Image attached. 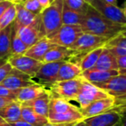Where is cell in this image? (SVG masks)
Returning a JSON list of instances; mask_svg holds the SVG:
<instances>
[{"label": "cell", "mask_w": 126, "mask_h": 126, "mask_svg": "<svg viewBox=\"0 0 126 126\" xmlns=\"http://www.w3.org/2000/svg\"><path fill=\"white\" fill-rule=\"evenodd\" d=\"M80 26L84 33L99 35L108 38L109 40L126 30V25L110 21L91 5L88 7Z\"/></svg>", "instance_id": "6da1fadb"}, {"label": "cell", "mask_w": 126, "mask_h": 126, "mask_svg": "<svg viewBox=\"0 0 126 126\" xmlns=\"http://www.w3.org/2000/svg\"><path fill=\"white\" fill-rule=\"evenodd\" d=\"M84 119L80 109L62 98L52 96L47 115L48 123L52 124H70Z\"/></svg>", "instance_id": "7a4b0ae2"}, {"label": "cell", "mask_w": 126, "mask_h": 126, "mask_svg": "<svg viewBox=\"0 0 126 126\" xmlns=\"http://www.w3.org/2000/svg\"><path fill=\"white\" fill-rule=\"evenodd\" d=\"M63 4L64 0H54L40 14L47 38L54 35L62 25Z\"/></svg>", "instance_id": "3957f363"}, {"label": "cell", "mask_w": 126, "mask_h": 126, "mask_svg": "<svg viewBox=\"0 0 126 126\" xmlns=\"http://www.w3.org/2000/svg\"><path fill=\"white\" fill-rule=\"evenodd\" d=\"M85 81L81 76L68 80L56 81L50 85V92L53 96L70 102L76 99Z\"/></svg>", "instance_id": "277c9868"}, {"label": "cell", "mask_w": 126, "mask_h": 126, "mask_svg": "<svg viewBox=\"0 0 126 126\" xmlns=\"http://www.w3.org/2000/svg\"><path fill=\"white\" fill-rule=\"evenodd\" d=\"M109 41L108 38H105L99 35H93L89 33H83L75 42L71 46V48L74 53V56L73 59H76L78 62L82 56H84L88 52L93 49L98 48L100 47L105 46V44Z\"/></svg>", "instance_id": "5b68a950"}, {"label": "cell", "mask_w": 126, "mask_h": 126, "mask_svg": "<svg viewBox=\"0 0 126 126\" xmlns=\"http://www.w3.org/2000/svg\"><path fill=\"white\" fill-rule=\"evenodd\" d=\"M83 33L80 25L62 24L59 30L48 39L54 45L70 47Z\"/></svg>", "instance_id": "8992f818"}, {"label": "cell", "mask_w": 126, "mask_h": 126, "mask_svg": "<svg viewBox=\"0 0 126 126\" xmlns=\"http://www.w3.org/2000/svg\"><path fill=\"white\" fill-rule=\"evenodd\" d=\"M16 30L17 32V35L22 39V41L29 47L36 43L41 39L46 37L45 30H44L40 14L37 15L35 19L34 20V22L31 24L25 27H22V28Z\"/></svg>", "instance_id": "52a82bcc"}, {"label": "cell", "mask_w": 126, "mask_h": 126, "mask_svg": "<svg viewBox=\"0 0 126 126\" xmlns=\"http://www.w3.org/2000/svg\"><path fill=\"white\" fill-rule=\"evenodd\" d=\"M90 5L110 21L126 25V16L123 9L118 5L110 4L105 0H93Z\"/></svg>", "instance_id": "ba28073f"}, {"label": "cell", "mask_w": 126, "mask_h": 126, "mask_svg": "<svg viewBox=\"0 0 126 126\" xmlns=\"http://www.w3.org/2000/svg\"><path fill=\"white\" fill-rule=\"evenodd\" d=\"M110 95L108 94L105 91L102 90L101 88L98 87L95 85L85 81L79 91L78 96L76 97V101L79 103V109L86 107L93 102L101 98H108Z\"/></svg>", "instance_id": "9c48e42d"}, {"label": "cell", "mask_w": 126, "mask_h": 126, "mask_svg": "<svg viewBox=\"0 0 126 126\" xmlns=\"http://www.w3.org/2000/svg\"><path fill=\"white\" fill-rule=\"evenodd\" d=\"M8 62L12 66L13 68L24 73L32 79H34L35 75L42 65V62L29 57L25 54L10 56L8 58Z\"/></svg>", "instance_id": "30bf717a"}, {"label": "cell", "mask_w": 126, "mask_h": 126, "mask_svg": "<svg viewBox=\"0 0 126 126\" xmlns=\"http://www.w3.org/2000/svg\"><path fill=\"white\" fill-rule=\"evenodd\" d=\"M35 84H36V82L34 81L31 77L17 69L12 68L9 75L4 79V81L0 85H2L3 86L10 90L16 91L21 88L32 86Z\"/></svg>", "instance_id": "8fae6325"}, {"label": "cell", "mask_w": 126, "mask_h": 126, "mask_svg": "<svg viewBox=\"0 0 126 126\" xmlns=\"http://www.w3.org/2000/svg\"><path fill=\"white\" fill-rule=\"evenodd\" d=\"M64 61H55V62L42 63V67L36 73L34 79L38 80L37 84L40 85H52L56 82L60 67Z\"/></svg>", "instance_id": "7c38bea8"}, {"label": "cell", "mask_w": 126, "mask_h": 126, "mask_svg": "<svg viewBox=\"0 0 126 126\" xmlns=\"http://www.w3.org/2000/svg\"><path fill=\"white\" fill-rule=\"evenodd\" d=\"M114 98L126 95V74H118L115 77L95 85Z\"/></svg>", "instance_id": "4fadbf2b"}, {"label": "cell", "mask_w": 126, "mask_h": 126, "mask_svg": "<svg viewBox=\"0 0 126 126\" xmlns=\"http://www.w3.org/2000/svg\"><path fill=\"white\" fill-rule=\"evenodd\" d=\"M86 126H114L120 123L121 113L117 110H110L104 113L83 119Z\"/></svg>", "instance_id": "5bb4252c"}, {"label": "cell", "mask_w": 126, "mask_h": 126, "mask_svg": "<svg viewBox=\"0 0 126 126\" xmlns=\"http://www.w3.org/2000/svg\"><path fill=\"white\" fill-rule=\"evenodd\" d=\"M114 106H115V98L114 97L110 96L108 98H101L93 102L86 107L80 109V112L84 118H87L112 110Z\"/></svg>", "instance_id": "9a60e30c"}, {"label": "cell", "mask_w": 126, "mask_h": 126, "mask_svg": "<svg viewBox=\"0 0 126 126\" xmlns=\"http://www.w3.org/2000/svg\"><path fill=\"white\" fill-rule=\"evenodd\" d=\"M118 70H98V69H89L82 72L80 76L87 82L93 85H98L110 79V78L118 75Z\"/></svg>", "instance_id": "2e32d148"}, {"label": "cell", "mask_w": 126, "mask_h": 126, "mask_svg": "<svg viewBox=\"0 0 126 126\" xmlns=\"http://www.w3.org/2000/svg\"><path fill=\"white\" fill-rule=\"evenodd\" d=\"M74 56V53L71 48L55 45L45 54L42 63L71 61Z\"/></svg>", "instance_id": "e0dca14e"}, {"label": "cell", "mask_w": 126, "mask_h": 126, "mask_svg": "<svg viewBox=\"0 0 126 126\" xmlns=\"http://www.w3.org/2000/svg\"><path fill=\"white\" fill-rule=\"evenodd\" d=\"M52 96H53L52 93L46 89L36 98L23 104L31 106L36 113H38L39 115L47 118V115H48V110H49V104H50V100Z\"/></svg>", "instance_id": "ac0fdd59"}, {"label": "cell", "mask_w": 126, "mask_h": 126, "mask_svg": "<svg viewBox=\"0 0 126 126\" xmlns=\"http://www.w3.org/2000/svg\"><path fill=\"white\" fill-rule=\"evenodd\" d=\"M54 46L55 45L53 44L48 38L44 37V38L41 39L40 41H38L36 43L32 45L30 47H29V49L24 54L42 62L45 54Z\"/></svg>", "instance_id": "d6986e66"}, {"label": "cell", "mask_w": 126, "mask_h": 126, "mask_svg": "<svg viewBox=\"0 0 126 126\" xmlns=\"http://www.w3.org/2000/svg\"><path fill=\"white\" fill-rule=\"evenodd\" d=\"M81 74L82 70L78 63L71 61H65L60 67L56 81H64L74 79L80 76Z\"/></svg>", "instance_id": "ffe728a7"}, {"label": "cell", "mask_w": 126, "mask_h": 126, "mask_svg": "<svg viewBox=\"0 0 126 126\" xmlns=\"http://www.w3.org/2000/svg\"><path fill=\"white\" fill-rule=\"evenodd\" d=\"M116 57L126 55V30L110 38L104 46Z\"/></svg>", "instance_id": "44dd1931"}, {"label": "cell", "mask_w": 126, "mask_h": 126, "mask_svg": "<svg viewBox=\"0 0 126 126\" xmlns=\"http://www.w3.org/2000/svg\"><path fill=\"white\" fill-rule=\"evenodd\" d=\"M46 90L44 86L40 84H35L26 87L16 90V100L21 104L31 101L40 96Z\"/></svg>", "instance_id": "7402d4cb"}, {"label": "cell", "mask_w": 126, "mask_h": 126, "mask_svg": "<svg viewBox=\"0 0 126 126\" xmlns=\"http://www.w3.org/2000/svg\"><path fill=\"white\" fill-rule=\"evenodd\" d=\"M92 69L98 70H117V57L110 50L104 47L98 61Z\"/></svg>", "instance_id": "603a6c76"}, {"label": "cell", "mask_w": 126, "mask_h": 126, "mask_svg": "<svg viewBox=\"0 0 126 126\" xmlns=\"http://www.w3.org/2000/svg\"><path fill=\"white\" fill-rule=\"evenodd\" d=\"M15 4H16V19L13 23L14 28L16 30H18L22 27H25L31 24L34 22V20L35 19L37 15L34 14V13L30 12V11L25 9L22 3Z\"/></svg>", "instance_id": "cb8c5ba5"}, {"label": "cell", "mask_w": 126, "mask_h": 126, "mask_svg": "<svg viewBox=\"0 0 126 126\" xmlns=\"http://www.w3.org/2000/svg\"><path fill=\"white\" fill-rule=\"evenodd\" d=\"M12 29L13 23H11L0 30V59H8L11 56Z\"/></svg>", "instance_id": "d4e9b609"}, {"label": "cell", "mask_w": 126, "mask_h": 126, "mask_svg": "<svg viewBox=\"0 0 126 126\" xmlns=\"http://www.w3.org/2000/svg\"><path fill=\"white\" fill-rule=\"evenodd\" d=\"M21 110L22 104L18 101H13L0 109V117H2L9 124L15 123L22 119Z\"/></svg>", "instance_id": "484cf974"}, {"label": "cell", "mask_w": 126, "mask_h": 126, "mask_svg": "<svg viewBox=\"0 0 126 126\" xmlns=\"http://www.w3.org/2000/svg\"><path fill=\"white\" fill-rule=\"evenodd\" d=\"M22 119L35 126H43L44 124H47L48 120L47 117H42L35 111L33 108L30 105L22 104L21 110Z\"/></svg>", "instance_id": "4316f807"}, {"label": "cell", "mask_w": 126, "mask_h": 126, "mask_svg": "<svg viewBox=\"0 0 126 126\" xmlns=\"http://www.w3.org/2000/svg\"><path fill=\"white\" fill-rule=\"evenodd\" d=\"M103 49H104V46L98 47V48L93 49V50L88 52L87 54H86L84 56H82L78 61L77 63L79 64V67H80L82 72L92 69L94 67L95 64L98 61V58H99L100 54H101L102 51H103Z\"/></svg>", "instance_id": "83f0119b"}, {"label": "cell", "mask_w": 126, "mask_h": 126, "mask_svg": "<svg viewBox=\"0 0 126 126\" xmlns=\"http://www.w3.org/2000/svg\"><path fill=\"white\" fill-rule=\"evenodd\" d=\"M85 15L78 13L69 9L65 4H63L62 10V24L66 25H81L84 20Z\"/></svg>", "instance_id": "f1b7e54d"}, {"label": "cell", "mask_w": 126, "mask_h": 126, "mask_svg": "<svg viewBox=\"0 0 126 126\" xmlns=\"http://www.w3.org/2000/svg\"><path fill=\"white\" fill-rule=\"evenodd\" d=\"M29 49V47L22 41V39L17 35V32L14 29H12V37H11V56L24 54Z\"/></svg>", "instance_id": "f546056e"}, {"label": "cell", "mask_w": 126, "mask_h": 126, "mask_svg": "<svg viewBox=\"0 0 126 126\" xmlns=\"http://www.w3.org/2000/svg\"><path fill=\"white\" fill-rule=\"evenodd\" d=\"M16 4H11V5L4 12V14L0 17V30L6 28L7 26L13 23V22L16 19Z\"/></svg>", "instance_id": "4dcf8cb0"}, {"label": "cell", "mask_w": 126, "mask_h": 126, "mask_svg": "<svg viewBox=\"0 0 126 126\" xmlns=\"http://www.w3.org/2000/svg\"><path fill=\"white\" fill-rule=\"evenodd\" d=\"M64 4L73 11L85 15L90 4L86 0H64Z\"/></svg>", "instance_id": "1f68e13d"}, {"label": "cell", "mask_w": 126, "mask_h": 126, "mask_svg": "<svg viewBox=\"0 0 126 126\" xmlns=\"http://www.w3.org/2000/svg\"><path fill=\"white\" fill-rule=\"evenodd\" d=\"M22 4L25 9L35 15L41 14L42 11V8L39 4L38 0H23Z\"/></svg>", "instance_id": "d6a6232c"}, {"label": "cell", "mask_w": 126, "mask_h": 126, "mask_svg": "<svg viewBox=\"0 0 126 126\" xmlns=\"http://www.w3.org/2000/svg\"><path fill=\"white\" fill-rule=\"evenodd\" d=\"M0 97L16 100V91H12L0 85ZM17 101V100H16Z\"/></svg>", "instance_id": "836d02e7"}, {"label": "cell", "mask_w": 126, "mask_h": 126, "mask_svg": "<svg viewBox=\"0 0 126 126\" xmlns=\"http://www.w3.org/2000/svg\"><path fill=\"white\" fill-rule=\"evenodd\" d=\"M12 68H13L12 66H11L8 61L0 67V84H1V83L4 81V79L9 75V74L11 73V71L12 70Z\"/></svg>", "instance_id": "e575fe53"}, {"label": "cell", "mask_w": 126, "mask_h": 126, "mask_svg": "<svg viewBox=\"0 0 126 126\" xmlns=\"http://www.w3.org/2000/svg\"><path fill=\"white\" fill-rule=\"evenodd\" d=\"M117 70L120 74H126V55L117 57Z\"/></svg>", "instance_id": "d590c367"}, {"label": "cell", "mask_w": 126, "mask_h": 126, "mask_svg": "<svg viewBox=\"0 0 126 126\" xmlns=\"http://www.w3.org/2000/svg\"><path fill=\"white\" fill-rule=\"evenodd\" d=\"M11 4H12V3L8 2V1H5V0H4V1H2V2H0V17H1V16L4 14V11L11 5Z\"/></svg>", "instance_id": "8d00e7d4"}, {"label": "cell", "mask_w": 126, "mask_h": 126, "mask_svg": "<svg viewBox=\"0 0 126 126\" xmlns=\"http://www.w3.org/2000/svg\"><path fill=\"white\" fill-rule=\"evenodd\" d=\"M13 101H16V100H13L11 98H3V97H0V109L3 108V107L6 106L9 104L12 103Z\"/></svg>", "instance_id": "74e56055"}, {"label": "cell", "mask_w": 126, "mask_h": 126, "mask_svg": "<svg viewBox=\"0 0 126 126\" xmlns=\"http://www.w3.org/2000/svg\"><path fill=\"white\" fill-rule=\"evenodd\" d=\"M11 126H35L33 124H30V123L26 122V121L23 120V119H21L19 121H16L15 123H11Z\"/></svg>", "instance_id": "f35d334b"}, {"label": "cell", "mask_w": 126, "mask_h": 126, "mask_svg": "<svg viewBox=\"0 0 126 126\" xmlns=\"http://www.w3.org/2000/svg\"><path fill=\"white\" fill-rule=\"evenodd\" d=\"M38 2L41 4V6L42 8V11H43L44 9H46V8H47L50 5L53 1L52 0H38Z\"/></svg>", "instance_id": "ab89813d"}, {"label": "cell", "mask_w": 126, "mask_h": 126, "mask_svg": "<svg viewBox=\"0 0 126 126\" xmlns=\"http://www.w3.org/2000/svg\"><path fill=\"white\" fill-rule=\"evenodd\" d=\"M76 123H70V124H52V123H47V124H44L43 126H74Z\"/></svg>", "instance_id": "60d3db41"}, {"label": "cell", "mask_w": 126, "mask_h": 126, "mask_svg": "<svg viewBox=\"0 0 126 126\" xmlns=\"http://www.w3.org/2000/svg\"><path fill=\"white\" fill-rule=\"evenodd\" d=\"M120 113H121V121H120L121 126H126V113H123V112H120Z\"/></svg>", "instance_id": "b9f144b4"}, {"label": "cell", "mask_w": 126, "mask_h": 126, "mask_svg": "<svg viewBox=\"0 0 126 126\" xmlns=\"http://www.w3.org/2000/svg\"><path fill=\"white\" fill-rule=\"evenodd\" d=\"M0 126H11V124L6 122L2 117H0Z\"/></svg>", "instance_id": "7bdbcfd3"}, {"label": "cell", "mask_w": 126, "mask_h": 126, "mask_svg": "<svg viewBox=\"0 0 126 126\" xmlns=\"http://www.w3.org/2000/svg\"><path fill=\"white\" fill-rule=\"evenodd\" d=\"M106 2L110 3V4H115V5H117V0H105Z\"/></svg>", "instance_id": "ee69618b"}, {"label": "cell", "mask_w": 126, "mask_h": 126, "mask_svg": "<svg viewBox=\"0 0 126 126\" xmlns=\"http://www.w3.org/2000/svg\"><path fill=\"white\" fill-rule=\"evenodd\" d=\"M74 126H86V124L83 123V121H79V122L76 123V124H74Z\"/></svg>", "instance_id": "f6af8a7d"}, {"label": "cell", "mask_w": 126, "mask_h": 126, "mask_svg": "<svg viewBox=\"0 0 126 126\" xmlns=\"http://www.w3.org/2000/svg\"><path fill=\"white\" fill-rule=\"evenodd\" d=\"M8 61V59H0V67Z\"/></svg>", "instance_id": "bcb514c9"}, {"label": "cell", "mask_w": 126, "mask_h": 126, "mask_svg": "<svg viewBox=\"0 0 126 126\" xmlns=\"http://www.w3.org/2000/svg\"><path fill=\"white\" fill-rule=\"evenodd\" d=\"M123 11H124V15L126 16V1L124 2V6H123Z\"/></svg>", "instance_id": "7dc6e473"}, {"label": "cell", "mask_w": 126, "mask_h": 126, "mask_svg": "<svg viewBox=\"0 0 126 126\" xmlns=\"http://www.w3.org/2000/svg\"><path fill=\"white\" fill-rule=\"evenodd\" d=\"M5 1L11 2V3H12V4H18V0H5Z\"/></svg>", "instance_id": "c3c4849f"}, {"label": "cell", "mask_w": 126, "mask_h": 126, "mask_svg": "<svg viewBox=\"0 0 126 126\" xmlns=\"http://www.w3.org/2000/svg\"><path fill=\"white\" fill-rule=\"evenodd\" d=\"M118 110L119 112H123V113H126V107H125V108L120 109V110Z\"/></svg>", "instance_id": "681fc988"}, {"label": "cell", "mask_w": 126, "mask_h": 126, "mask_svg": "<svg viewBox=\"0 0 126 126\" xmlns=\"http://www.w3.org/2000/svg\"><path fill=\"white\" fill-rule=\"evenodd\" d=\"M86 2H87V3H88V4H91V3L93 2V0H86Z\"/></svg>", "instance_id": "f907efd6"}, {"label": "cell", "mask_w": 126, "mask_h": 126, "mask_svg": "<svg viewBox=\"0 0 126 126\" xmlns=\"http://www.w3.org/2000/svg\"><path fill=\"white\" fill-rule=\"evenodd\" d=\"M114 126H121V124L120 123H118V124H115Z\"/></svg>", "instance_id": "816d5d0a"}, {"label": "cell", "mask_w": 126, "mask_h": 126, "mask_svg": "<svg viewBox=\"0 0 126 126\" xmlns=\"http://www.w3.org/2000/svg\"><path fill=\"white\" fill-rule=\"evenodd\" d=\"M23 0H18V4H20V3H23Z\"/></svg>", "instance_id": "f5cc1de1"}, {"label": "cell", "mask_w": 126, "mask_h": 126, "mask_svg": "<svg viewBox=\"0 0 126 126\" xmlns=\"http://www.w3.org/2000/svg\"><path fill=\"white\" fill-rule=\"evenodd\" d=\"M2 1H4V0H0V2H2Z\"/></svg>", "instance_id": "db71d44e"}, {"label": "cell", "mask_w": 126, "mask_h": 126, "mask_svg": "<svg viewBox=\"0 0 126 126\" xmlns=\"http://www.w3.org/2000/svg\"><path fill=\"white\" fill-rule=\"evenodd\" d=\"M52 1H54V0H52Z\"/></svg>", "instance_id": "11a10c76"}, {"label": "cell", "mask_w": 126, "mask_h": 126, "mask_svg": "<svg viewBox=\"0 0 126 126\" xmlns=\"http://www.w3.org/2000/svg\"><path fill=\"white\" fill-rule=\"evenodd\" d=\"M125 1H126V0H125Z\"/></svg>", "instance_id": "9f6ffc18"}]
</instances>
